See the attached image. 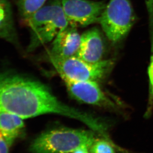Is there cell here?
Returning <instances> with one entry per match:
<instances>
[{
	"instance_id": "obj_13",
	"label": "cell",
	"mask_w": 153,
	"mask_h": 153,
	"mask_svg": "<svg viewBox=\"0 0 153 153\" xmlns=\"http://www.w3.org/2000/svg\"><path fill=\"white\" fill-rule=\"evenodd\" d=\"M114 146L116 147L114 144L105 139H96L89 150L91 153H115Z\"/></svg>"
},
{
	"instance_id": "obj_15",
	"label": "cell",
	"mask_w": 153,
	"mask_h": 153,
	"mask_svg": "<svg viewBox=\"0 0 153 153\" xmlns=\"http://www.w3.org/2000/svg\"><path fill=\"white\" fill-rule=\"evenodd\" d=\"M149 15L151 33H153V0H145Z\"/></svg>"
},
{
	"instance_id": "obj_16",
	"label": "cell",
	"mask_w": 153,
	"mask_h": 153,
	"mask_svg": "<svg viewBox=\"0 0 153 153\" xmlns=\"http://www.w3.org/2000/svg\"><path fill=\"white\" fill-rule=\"evenodd\" d=\"M10 146L6 139L0 133V153H9Z\"/></svg>"
},
{
	"instance_id": "obj_2",
	"label": "cell",
	"mask_w": 153,
	"mask_h": 153,
	"mask_svg": "<svg viewBox=\"0 0 153 153\" xmlns=\"http://www.w3.org/2000/svg\"><path fill=\"white\" fill-rule=\"evenodd\" d=\"M30 30L27 50L32 52L51 42L68 25L61 0H53L33 13L25 21Z\"/></svg>"
},
{
	"instance_id": "obj_14",
	"label": "cell",
	"mask_w": 153,
	"mask_h": 153,
	"mask_svg": "<svg viewBox=\"0 0 153 153\" xmlns=\"http://www.w3.org/2000/svg\"><path fill=\"white\" fill-rule=\"evenodd\" d=\"M148 74L149 79L150 91H149V100L147 110L146 111L145 116L149 117L152 114L153 107V53L151 57L150 62L148 69Z\"/></svg>"
},
{
	"instance_id": "obj_8",
	"label": "cell",
	"mask_w": 153,
	"mask_h": 153,
	"mask_svg": "<svg viewBox=\"0 0 153 153\" xmlns=\"http://www.w3.org/2000/svg\"><path fill=\"white\" fill-rule=\"evenodd\" d=\"M81 40V36L76 27L69 25L53 40L49 56L66 58L76 56Z\"/></svg>"
},
{
	"instance_id": "obj_5",
	"label": "cell",
	"mask_w": 153,
	"mask_h": 153,
	"mask_svg": "<svg viewBox=\"0 0 153 153\" xmlns=\"http://www.w3.org/2000/svg\"><path fill=\"white\" fill-rule=\"evenodd\" d=\"M135 20L130 0H110L99 23L108 39L116 43L126 36Z\"/></svg>"
},
{
	"instance_id": "obj_6",
	"label": "cell",
	"mask_w": 153,
	"mask_h": 153,
	"mask_svg": "<svg viewBox=\"0 0 153 153\" xmlns=\"http://www.w3.org/2000/svg\"><path fill=\"white\" fill-rule=\"evenodd\" d=\"M62 79L70 96L77 102L112 111L118 109L117 105L106 95L97 82Z\"/></svg>"
},
{
	"instance_id": "obj_11",
	"label": "cell",
	"mask_w": 153,
	"mask_h": 153,
	"mask_svg": "<svg viewBox=\"0 0 153 153\" xmlns=\"http://www.w3.org/2000/svg\"><path fill=\"white\" fill-rule=\"evenodd\" d=\"M0 38L19 45L9 0H0Z\"/></svg>"
},
{
	"instance_id": "obj_3",
	"label": "cell",
	"mask_w": 153,
	"mask_h": 153,
	"mask_svg": "<svg viewBox=\"0 0 153 153\" xmlns=\"http://www.w3.org/2000/svg\"><path fill=\"white\" fill-rule=\"evenodd\" d=\"M94 131L58 128L41 134L30 147L33 153H69L79 148H89L96 140Z\"/></svg>"
},
{
	"instance_id": "obj_1",
	"label": "cell",
	"mask_w": 153,
	"mask_h": 153,
	"mask_svg": "<svg viewBox=\"0 0 153 153\" xmlns=\"http://www.w3.org/2000/svg\"><path fill=\"white\" fill-rule=\"evenodd\" d=\"M24 119L46 114L74 118L76 108L63 103L45 84L33 76L10 70L0 71V114Z\"/></svg>"
},
{
	"instance_id": "obj_10",
	"label": "cell",
	"mask_w": 153,
	"mask_h": 153,
	"mask_svg": "<svg viewBox=\"0 0 153 153\" xmlns=\"http://www.w3.org/2000/svg\"><path fill=\"white\" fill-rule=\"evenodd\" d=\"M24 119L14 114L7 112L0 114V133L10 146L24 133Z\"/></svg>"
},
{
	"instance_id": "obj_4",
	"label": "cell",
	"mask_w": 153,
	"mask_h": 153,
	"mask_svg": "<svg viewBox=\"0 0 153 153\" xmlns=\"http://www.w3.org/2000/svg\"><path fill=\"white\" fill-rule=\"evenodd\" d=\"M50 62L62 79L91 81L99 82L109 74L113 68L114 61L102 60L91 63L77 56L58 58L49 56Z\"/></svg>"
},
{
	"instance_id": "obj_17",
	"label": "cell",
	"mask_w": 153,
	"mask_h": 153,
	"mask_svg": "<svg viewBox=\"0 0 153 153\" xmlns=\"http://www.w3.org/2000/svg\"><path fill=\"white\" fill-rule=\"evenodd\" d=\"M72 153H91L89 150V148L86 147L79 148V149H76Z\"/></svg>"
},
{
	"instance_id": "obj_12",
	"label": "cell",
	"mask_w": 153,
	"mask_h": 153,
	"mask_svg": "<svg viewBox=\"0 0 153 153\" xmlns=\"http://www.w3.org/2000/svg\"><path fill=\"white\" fill-rule=\"evenodd\" d=\"M46 0H18V9L22 18L25 21L44 6Z\"/></svg>"
},
{
	"instance_id": "obj_7",
	"label": "cell",
	"mask_w": 153,
	"mask_h": 153,
	"mask_svg": "<svg viewBox=\"0 0 153 153\" xmlns=\"http://www.w3.org/2000/svg\"><path fill=\"white\" fill-rule=\"evenodd\" d=\"M61 4L69 25L76 27L99 23L106 6L104 1L88 0H61Z\"/></svg>"
},
{
	"instance_id": "obj_9",
	"label": "cell",
	"mask_w": 153,
	"mask_h": 153,
	"mask_svg": "<svg viewBox=\"0 0 153 153\" xmlns=\"http://www.w3.org/2000/svg\"><path fill=\"white\" fill-rule=\"evenodd\" d=\"M105 52L103 38L97 28L88 30L81 35V43L76 56L83 60L96 63L102 60Z\"/></svg>"
}]
</instances>
